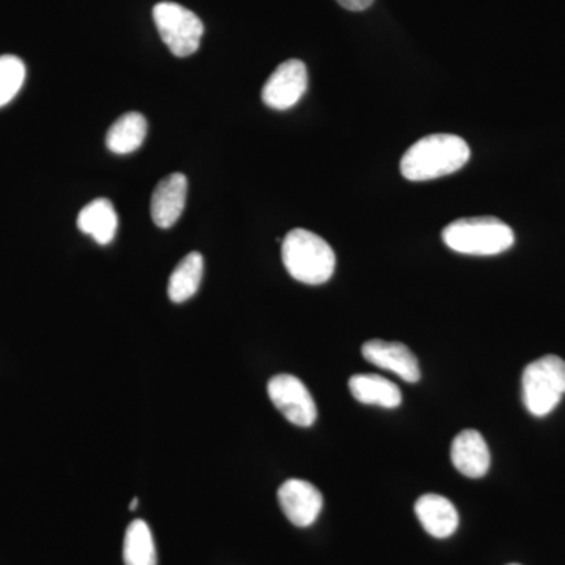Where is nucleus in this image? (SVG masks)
Listing matches in <instances>:
<instances>
[{
	"label": "nucleus",
	"instance_id": "nucleus-1",
	"mask_svg": "<svg viewBox=\"0 0 565 565\" xmlns=\"http://www.w3.org/2000/svg\"><path fill=\"white\" fill-rule=\"evenodd\" d=\"M470 147L455 134H433L408 148L401 173L408 181H430L459 172L470 159Z\"/></svg>",
	"mask_w": 565,
	"mask_h": 565
},
{
	"label": "nucleus",
	"instance_id": "nucleus-2",
	"mask_svg": "<svg viewBox=\"0 0 565 565\" xmlns=\"http://www.w3.org/2000/svg\"><path fill=\"white\" fill-rule=\"evenodd\" d=\"M281 258L294 280L311 286L329 281L337 266V256L330 244L303 228L286 234Z\"/></svg>",
	"mask_w": 565,
	"mask_h": 565
},
{
	"label": "nucleus",
	"instance_id": "nucleus-3",
	"mask_svg": "<svg viewBox=\"0 0 565 565\" xmlns=\"http://www.w3.org/2000/svg\"><path fill=\"white\" fill-rule=\"evenodd\" d=\"M444 243L462 255H500L515 243L511 226L494 217L460 218L444 230Z\"/></svg>",
	"mask_w": 565,
	"mask_h": 565
},
{
	"label": "nucleus",
	"instance_id": "nucleus-4",
	"mask_svg": "<svg viewBox=\"0 0 565 565\" xmlns=\"http://www.w3.org/2000/svg\"><path fill=\"white\" fill-rule=\"evenodd\" d=\"M523 403L531 415L546 416L555 411L565 394V362L545 355L527 364L522 377Z\"/></svg>",
	"mask_w": 565,
	"mask_h": 565
},
{
	"label": "nucleus",
	"instance_id": "nucleus-5",
	"mask_svg": "<svg viewBox=\"0 0 565 565\" xmlns=\"http://www.w3.org/2000/svg\"><path fill=\"white\" fill-rule=\"evenodd\" d=\"M152 20L173 55L184 58L199 51L204 28L193 11L180 3L161 2L152 9Z\"/></svg>",
	"mask_w": 565,
	"mask_h": 565
},
{
	"label": "nucleus",
	"instance_id": "nucleus-6",
	"mask_svg": "<svg viewBox=\"0 0 565 565\" xmlns=\"http://www.w3.org/2000/svg\"><path fill=\"white\" fill-rule=\"evenodd\" d=\"M267 393L275 407L289 423L299 427H310L316 423L318 408L313 396L296 375H274L267 384Z\"/></svg>",
	"mask_w": 565,
	"mask_h": 565
},
{
	"label": "nucleus",
	"instance_id": "nucleus-7",
	"mask_svg": "<svg viewBox=\"0 0 565 565\" xmlns=\"http://www.w3.org/2000/svg\"><path fill=\"white\" fill-rule=\"evenodd\" d=\"M308 88V71L302 61L282 62L263 87V102L274 110H288L302 99Z\"/></svg>",
	"mask_w": 565,
	"mask_h": 565
},
{
	"label": "nucleus",
	"instance_id": "nucleus-8",
	"mask_svg": "<svg viewBox=\"0 0 565 565\" xmlns=\"http://www.w3.org/2000/svg\"><path fill=\"white\" fill-rule=\"evenodd\" d=\"M278 503L292 525L308 527L321 514L323 498L311 482L289 479L278 489Z\"/></svg>",
	"mask_w": 565,
	"mask_h": 565
},
{
	"label": "nucleus",
	"instance_id": "nucleus-9",
	"mask_svg": "<svg viewBox=\"0 0 565 565\" xmlns=\"http://www.w3.org/2000/svg\"><path fill=\"white\" fill-rule=\"evenodd\" d=\"M363 359L374 366L390 371L407 384H416L422 379L415 353L396 341L371 340L363 344Z\"/></svg>",
	"mask_w": 565,
	"mask_h": 565
},
{
	"label": "nucleus",
	"instance_id": "nucleus-10",
	"mask_svg": "<svg viewBox=\"0 0 565 565\" xmlns=\"http://www.w3.org/2000/svg\"><path fill=\"white\" fill-rule=\"evenodd\" d=\"M188 199V178L172 173L163 178L151 196V217L159 228H172L180 221Z\"/></svg>",
	"mask_w": 565,
	"mask_h": 565
},
{
	"label": "nucleus",
	"instance_id": "nucleus-11",
	"mask_svg": "<svg viewBox=\"0 0 565 565\" xmlns=\"http://www.w3.org/2000/svg\"><path fill=\"white\" fill-rule=\"evenodd\" d=\"M451 460L459 473L478 479L489 471L492 457L482 434L475 429H465L452 441Z\"/></svg>",
	"mask_w": 565,
	"mask_h": 565
},
{
	"label": "nucleus",
	"instance_id": "nucleus-12",
	"mask_svg": "<svg viewBox=\"0 0 565 565\" xmlns=\"http://www.w3.org/2000/svg\"><path fill=\"white\" fill-rule=\"evenodd\" d=\"M415 514L426 533L433 537H449L459 527V512H457L456 505L441 494H423L416 501Z\"/></svg>",
	"mask_w": 565,
	"mask_h": 565
},
{
	"label": "nucleus",
	"instance_id": "nucleus-13",
	"mask_svg": "<svg viewBox=\"0 0 565 565\" xmlns=\"http://www.w3.org/2000/svg\"><path fill=\"white\" fill-rule=\"evenodd\" d=\"M349 390L359 403L396 408L403 403L399 386L377 374H355L349 381Z\"/></svg>",
	"mask_w": 565,
	"mask_h": 565
},
{
	"label": "nucleus",
	"instance_id": "nucleus-14",
	"mask_svg": "<svg viewBox=\"0 0 565 565\" xmlns=\"http://www.w3.org/2000/svg\"><path fill=\"white\" fill-rule=\"evenodd\" d=\"M77 228L92 236L99 245L110 244L118 228L114 204L107 199L93 200L79 212Z\"/></svg>",
	"mask_w": 565,
	"mask_h": 565
},
{
	"label": "nucleus",
	"instance_id": "nucleus-15",
	"mask_svg": "<svg viewBox=\"0 0 565 565\" xmlns=\"http://www.w3.org/2000/svg\"><path fill=\"white\" fill-rule=\"evenodd\" d=\"M147 132V118L139 111H129L110 126L106 136L107 148L115 154H129L139 150Z\"/></svg>",
	"mask_w": 565,
	"mask_h": 565
},
{
	"label": "nucleus",
	"instance_id": "nucleus-16",
	"mask_svg": "<svg viewBox=\"0 0 565 565\" xmlns=\"http://www.w3.org/2000/svg\"><path fill=\"white\" fill-rule=\"evenodd\" d=\"M202 253L192 252L174 267L169 280V297L174 303L188 302L196 292L203 280Z\"/></svg>",
	"mask_w": 565,
	"mask_h": 565
},
{
	"label": "nucleus",
	"instance_id": "nucleus-17",
	"mask_svg": "<svg viewBox=\"0 0 565 565\" xmlns=\"http://www.w3.org/2000/svg\"><path fill=\"white\" fill-rule=\"evenodd\" d=\"M122 561L125 565H158L154 539L143 520H134L126 530Z\"/></svg>",
	"mask_w": 565,
	"mask_h": 565
},
{
	"label": "nucleus",
	"instance_id": "nucleus-18",
	"mask_svg": "<svg viewBox=\"0 0 565 565\" xmlns=\"http://www.w3.org/2000/svg\"><path fill=\"white\" fill-rule=\"evenodd\" d=\"M24 81V62L17 55H0V107L13 102Z\"/></svg>",
	"mask_w": 565,
	"mask_h": 565
},
{
	"label": "nucleus",
	"instance_id": "nucleus-19",
	"mask_svg": "<svg viewBox=\"0 0 565 565\" xmlns=\"http://www.w3.org/2000/svg\"><path fill=\"white\" fill-rule=\"evenodd\" d=\"M337 2L349 11H364L373 6L374 0H337Z\"/></svg>",
	"mask_w": 565,
	"mask_h": 565
},
{
	"label": "nucleus",
	"instance_id": "nucleus-20",
	"mask_svg": "<svg viewBox=\"0 0 565 565\" xmlns=\"http://www.w3.org/2000/svg\"><path fill=\"white\" fill-rule=\"evenodd\" d=\"M137 508H139V500H137V498H134V500L131 501V505H129V509H131V511H136Z\"/></svg>",
	"mask_w": 565,
	"mask_h": 565
},
{
	"label": "nucleus",
	"instance_id": "nucleus-21",
	"mask_svg": "<svg viewBox=\"0 0 565 565\" xmlns=\"http://www.w3.org/2000/svg\"><path fill=\"white\" fill-rule=\"evenodd\" d=\"M509 565H520V564H509Z\"/></svg>",
	"mask_w": 565,
	"mask_h": 565
}]
</instances>
